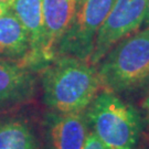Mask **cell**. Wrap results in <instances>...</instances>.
<instances>
[{
    "instance_id": "obj_6",
    "label": "cell",
    "mask_w": 149,
    "mask_h": 149,
    "mask_svg": "<svg viewBox=\"0 0 149 149\" xmlns=\"http://www.w3.org/2000/svg\"><path fill=\"white\" fill-rule=\"evenodd\" d=\"M34 71L23 63L0 60V113L9 112L34 98Z\"/></svg>"
},
{
    "instance_id": "obj_9",
    "label": "cell",
    "mask_w": 149,
    "mask_h": 149,
    "mask_svg": "<svg viewBox=\"0 0 149 149\" xmlns=\"http://www.w3.org/2000/svg\"><path fill=\"white\" fill-rule=\"evenodd\" d=\"M79 0H42L44 24V60L48 64L56 56L61 39L69 29Z\"/></svg>"
},
{
    "instance_id": "obj_15",
    "label": "cell",
    "mask_w": 149,
    "mask_h": 149,
    "mask_svg": "<svg viewBox=\"0 0 149 149\" xmlns=\"http://www.w3.org/2000/svg\"><path fill=\"white\" fill-rule=\"evenodd\" d=\"M145 105H146V108H147V113H148V119H149V97L147 98V101L145 103Z\"/></svg>"
},
{
    "instance_id": "obj_7",
    "label": "cell",
    "mask_w": 149,
    "mask_h": 149,
    "mask_svg": "<svg viewBox=\"0 0 149 149\" xmlns=\"http://www.w3.org/2000/svg\"><path fill=\"white\" fill-rule=\"evenodd\" d=\"M90 129L82 113L50 112L44 118L48 149H84Z\"/></svg>"
},
{
    "instance_id": "obj_5",
    "label": "cell",
    "mask_w": 149,
    "mask_h": 149,
    "mask_svg": "<svg viewBox=\"0 0 149 149\" xmlns=\"http://www.w3.org/2000/svg\"><path fill=\"white\" fill-rule=\"evenodd\" d=\"M148 0H115L112 10L97 33L90 63L98 64L122 39L137 31L144 23Z\"/></svg>"
},
{
    "instance_id": "obj_4",
    "label": "cell",
    "mask_w": 149,
    "mask_h": 149,
    "mask_svg": "<svg viewBox=\"0 0 149 149\" xmlns=\"http://www.w3.org/2000/svg\"><path fill=\"white\" fill-rule=\"evenodd\" d=\"M115 0H79L69 29L61 39L56 56L69 55L90 62L97 33Z\"/></svg>"
},
{
    "instance_id": "obj_14",
    "label": "cell",
    "mask_w": 149,
    "mask_h": 149,
    "mask_svg": "<svg viewBox=\"0 0 149 149\" xmlns=\"http://www.w3.org/2000/svg\"><path fill=\"white\" fill-rule=\"evenodd\" d=\"M144 23L146 26H149V0L147 2V10H146V16H145Z\"/></svg>"
},
{
    "instance_id": "obj_10",
    "label": "cell",
    "mask_w": 149,
    "mask_h": 149,
    "mask_svg": "<svg viewBox=\"0 0 149 149\" xmlns=\"http://www.w3.org/2000/svg\"><path fill=\"white\" fill-rule=\"evenodd\" d=\"M30 40L24 27L11 9L0 16V60L13 61L29 66Z\"/></svg>"
},
{
    "instance_id": "obj_8",
    "label": "cell",
    "mask_w": 149,
    "mask_h": 149,
    "mask_svg": "<svg viewBox=\"0 0 149 149\" xmlns=\"http://www.w3.org/2000/svg\"><path fill=\"white\" fill-rule=\"evenodd\" d=\"M10 9L29 36L31 47L29 66L33 70H41L47 65L44 60L42 0H12Z\"/></svg>"
},
{
    "instance_id": "obj_1",
    "label": "cell",
    "mask_w": 149,
    "mask_h": 149,
    "mask_svg": "<svg viewBox=\"0 0 149 149\" xmlns=\"http://www.w3.org/2000/svg\"><path fill=\"white\" fill-rule=\"evenodd\" d=\"M42 70L43 101L51 112L83 113L102 87L97 70L85 60L59 55Z\"/></svg>"
},
{
    "instance_id": "obj_13",
    "label": "cell",
    "mask_w": 149,
    "mask_h": 149,
    "mask_svg": "<svg viewBox=\"0 0 149 149\" xmlns=\"http://www.w3.org/2000/svg\"><path fill=\"white\" fill-rule=\"evenodd\" d=\"M11 1L12 0H0V16H2L5 12L10 9Z\"/></svg>"
},
{
    "instance_id": "obj_12",
    "label": "cell",
    "mask_w": 149,
    "mask_h": 149,
    "mask_svg": "<svg viewBox=\"0 0 149 149\" xmlns=\"http://www.w3.org/2000/svg\"><path fill=\"white\" fill-rule=\"evenodd\" d=\"M84 149H107L101 141L97 139L94 134L90 132L88 136H87V140H86V145Z\"/></svg>"
},
{
    "instance_id": "obj_2",
    "label": "cell",
    "mask_w": 149,
    "mask_h": 149,
    "mask_svg": "<svg viewBox=\"0 0 149 149\" xmlns=\"http://www.w3.org/2000/svg\"><path fill=\"white\" fill-rule=\"evenodd\" d=\"M97 69L102 85L115 94L132 93L149 82V26L118 41Z\"/></svg>"
},
{
    "instance_id": "obj_3",
    "label": "cell",
    "mask_w": 149,
    "mask_h": 149,
    "mask_svg": "<svg viewBox=\"0 0 149 149\" xmlns=\"http://www.w3.org/2000/svg\"><path fill=\"white\" fill-rule=\"evenodd\" d=\"M91 133L107 149H135L141 133V122L136 109L117 94L100 92L85 109Z\"/></svg>"
},
{
    "instance_id": "obj_11",
    "label": "cell",
    "mask_w": 149,
    "mask_h": 149,
    "mask_svg": "<svg viewBox=\"0 0 149 149\" xmlns=\"http://www.w3.org/2000/svg\"><path fill=\"white\" fill-rule=\"evenodd\" d=\"M0 149H42L32 125L21 117L0 118Z\"/></svg>"
}]
</instances>
